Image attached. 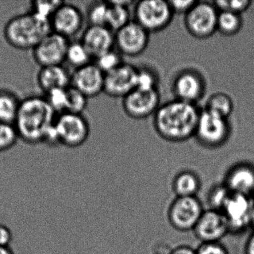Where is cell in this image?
<instances>
[{
  "label": "cell",
  "instance_id": "obj_5",
  "mask_svg": "<svg viewBox=\"0 0 254 254\" xmlns=\"http://www.w3.org/2000/svg\"><path fill=\"white\" fill-rule=\"evenodd\" d=\"M173 14L169 1L164 0H142L135 6V21L148 32H159L167 27Z\"/></svg>",
  "mask_w": 254,
  "mask_h": 254
},
{
  "label": "cell",
  "instance_id": "obj_34",
  "mask_svg": "<svg viewBox=\"0 0 254 254\" xmlns=\"http://www.w3.org/2000/svg\"><path fill=\"white\" fill-rule=\"evenodd\" d=\"M96 59L95 64L105 74L114 70L123 64L120 55L113 50L102 55Z\"/></svg>",
  "mask_w": 254,
  "mask_h": 254
},
{
  "label": "cell",
  "instance_id": "obj_20",
  "mask_svg": "<svg viewBox=\"0 0 254 254\" xmlns=\"http://www.w3.org/2000/svg\"><path fill=\"white\" fill-rule=\"evenodd\" d=\"M38 87L44 94L58 89H66L71 85V74L63 65L41 67L37 75Z\"/></svg>",
  "mask_w": 254,
  "mask_h": 254
},
{
  "label": "cell",
  "instance_id": "obj_4",
  "mask_svg": "<svg viewBox=\"0 0 254 254\" xmlns=\"http://www.w3.org/2000/svg\"><path fill=\"white\" fill-rule=\"evenodd\" d=\"M55 127L60 145L77 148L85 143L90 133V126L83 114L65 112L56 117Z\"/></svg>",
  "mask_w": 254,
  "mask_h": 254
},
{
  "label": "cell",
  "instance_id": "obj_9",
  "mask_svg": "<svg viewBox=\"0 0 254 254\" xmlns=\"http://www.w3.org/2000/svg\"><path fill=\"white\" fill-rule=\"evenodd\" d=\"M69 39L51 32L32 50L34 60L41 67L58 66L66 62Z\"/></svg>",
  "mask_w": 254,
  "mask_h": 254
},
{
  "label": "cell",
  "instance_id": "obj_32",
  "mask_svg": "<svg viewBox=\"0 0 254 254\" xmlns=\"http://www.w3.org/2000/svg\"><path fill=\"white\" fill-rule=\"evenodd\" d=\"M252 2L249 0H219L214 2V5L218 11H229L242 15L249 10Z\"/></svg>",
  "mask_w": 254,
  "mask_h": 254
},
{
  "label": "cell",
  "instance_id": "obj_33",
  "mask_svg": "<svg viewBox=\"0 0 254 254\" xmlns=\"http://www.w3.org/2000/svg\"><path fill=\"white\" fill-rule=\"evenodd\" d=\"M67 88L52 90V91L46 93L45 96H44L49 105L53 108V111L56 113L57 115L66 112V98H67L66 90Z\"/></svg>",
  "mask_w": 254,
  "mask_h": 254
},
{
  "label": "cell",
  "instance_id": "obj_3",
  "mask_svg": "<svg viewBox=\"0 0 254 254\" xmlns=\"http://www.w3.org/2000/svg\"><path fill=\"white\" fill-rule=\"evenodd\" d=\"M51 32L50 21L29 11L11 17L4 26L3 37L16 50H32Z\"/></svg>",
  "mask_w": 254,
  "mask_h": 254
},
{
  "label": "cell",
  "instance_id": "obj_29",
  "mask_svg": "<svg viewBox=\"0 0 254 254\" xmlns=\"http://www.w3.org/2000/svg\"><path fill=\"white\" fill-rule=\"evenodd\" d=\"M231 194V191L224 184L215 186L208 195V203L210 209L221 212Z\"/></svg>",
  "mask_w": 254,
  "mask_h": 254
},
{
  "label": "cell",
  "instance_id": "obj_30",
  "mask_svg": "<svg viewBox=\"0 0 254 254\" xmlns=\"http://www.w3.org/2000/svg\"><path fill=\"white\" fill-rule=\"evenodd\" d=\"M62 1H32L31 2L30 11L40 18L50 21V19L56 12L59 6L62 5Z\"/></svg>",
  "mask_w": 254,
  "mask_h": 254
},
{
  "label": "cell",
  "instance_id": "obj_27",
  "mask_svg": "<svg viewBox=\"0 0 254 254\" xmlns=\"http://www.w3.org/2000/svg\"><path fill=\"white\" fill-rule=\"evenodd\" d=\"M67 98H66V112L72 114H83L87 107L88 98L86 97L83 93L69 86L66 90Z\"/></svg>",
  "mask_w": 254,
  "mask_h": 254
},
{
  "label": "cell",
  "instance_id": "obj_16",
  "mask_svg": "<svg viewBox=\"0 0 254 254\" xmlns=\"http://www.w3.org/2000/svg\"><path fill=\"white\" fill-rule=\"evenodd\" d=\"M105 73L95 64L75 69L71 74V85L86 97L93 98L104 92Z\"/></svg>",
  "mask_w": 254,
  "mask_h": 254
},
{
  "label": "cell",
  "instance_id": "obj_39",
  "mask_svg": "<svg viewBox=\"0 0 254 254\" xmlns=\"http://www.w3.org/2000/svg\"><path fill=\"white\" fill-rule=\"evenodd\" d=\"M170 254H197L196 250L187 245H181L174 248Z\"/></svg>",
  "mask_w": 254,
  "mask_h": 254
},
{
  "label": "cell",
  "instance_id": "obj_40",
  "mask_svg": "<svg viewBox=\"0 0 254 254\" xmlns=\"http://www.w3.org/2000/svg\"><path fill=\"white\" fill-rule=\"evenodd\" d=\"M245 254H254V230L247 241L245 247Z\"/></svg>",
  "mask_w": 254,
  "mask_h": 254
},
{
  "label": "cell",
  "instance_id": "obj_28",
  "mask_svg": "<svg viewBox=\"0 0 254 254\" xmlns=\"http://www.w3.org/2000/svg\"><path fill=\"white\" fill-rule=\"evenodd\" d=\"M109 3L108 2H93L89 6L87 19L91 26H106Z\"/></svg>",
  "mask_w": 254,
  "mask_h": 254
},
{
  "label": "cell",
  "instance_id": "obj_24",
  "mask_svg": "<svg viewBox=\"0 0 254 254\" xmlns=\"http://www.w3.org/2000/svg\"><path fill=\"white\" fill-rule=\"evenodd\" d=\"M243 26L242 15L229 12V11H218L217 20V30L227 36L237 34Z\"/></svg>",
  "mask_w": 254,
  "mask_h": 254
},
{
  "label": "cell",
  "instance_id": "obj_18",
  "mask_svg": "<svg viewBox=\"0 0 254 254\" xmlns=\"http://www.w3.org/2000/svg\"><path fill=\"white\" fill-rule=\"evenodd\" d=\"M81 42L91 57L96 59L113 50L115 46V35L106 26L90 25L84 30Z\"/></svg>",
  "mask_w": 254,
  "mask_h": 254
},
{
  "label": "cell",
  "instance_id": "obj_38",
  "mask_svg": "<svg viewBox=\"0 0 254 254\" xmlns=\"http://www.w3.org/2000/svg\"><path fill=\"white\" fill-rule=\"evenodd\" d=\"M12 240L11 230L4 224H0V246H9Z\"/></svg>",
  "mask_w": 254,
  "mask_h": 254
},
{
  "label": "cell",
  "instance_id": "obj_21",
  "mask_svg": "<svg viewBox=\"0 0 254 254\" xmlns=\"http://www.w3.org/2000/svg\"><path fill=\"white\" fill-rule=\"evenodd\" d=\"M172 188L177 197H196L200 190V181L194 172L184 171L175 177Z\"/></svg>",
  "mask_w": 254,
  "mask_h": 254
},
{
  "label": "cell",
  "instance_id": "obj_26",
  "mask_svg": "<svg viewBox=\"0 0 254 254\" xmlns=\"http://www.w3.org/2000/svg\"><path fill=\"white\" fill-rule=\"evenodd\" d=\"M205 109L227 119L233 111V100L226 93H214L208 99Z\"/></svg>",
  "mask_w": 254,
  "mask_h": 254
},
{
  "label": "cell",
  "instance_id": "obj_36",
  "mask_svg": "<svg viewBox=\"0 0 254 254\" xmlns=\"http://www.w3.org/2000/svg\"><path fill=\"white\" fill-rule=\"evenodd\" d=\"M196 252L197 254H229L227 248L220 242L202 243Z\"/></svg>",
  "mask_w": 254,
  "mask_h": 254
},
{
  "label": "cell",
  "instance_id": "obj_41",
  "mask_svg": "<svg viewBox=\"0 0 254 254\" xmlns=\"http://www.w3.org/2000/svg\"><path fill=\"white\" fill-rule=\"evenodd\" d=\"M0 254H14L9 246H0Z\"/></svg>",
  "mask_w": 254,
  "mask_h": 254
},
{
  "label": "cell",
  "instance_id": "obj_8",
  "mask_svg": "<svg viewBox=\"0 0 254 254\" xmlns=\"http://www.w3.org/2000/svg\"><path fill=\"white\" fill-rule=\"evenodd\" d=\"M203 211L197 197H177L169 206L168 218L174 228L189 231L194 228Z\"/></svg>",
  "mask_w": 254,
  "mask_h": 254
},
{
  "label": "cell",
  "instance_id": "obj_6",
  "mask_svg": "<svg viewBox=\"0 0 254 254\" xmlns=\"http://www.w3.org/2000/svg\"><path fill=\"white\" fill-rule=\"evenodd\" d=\"M230 126L227 119L208 110L200 111L194 136L206 147L221 146L228 139Z\"/></svg>",
  "mask_w": 254,
  "mask_h": 254
},
{
  "label": "cell",
  "instance_id": "obj_13",
  "mask_svg": "<svg viewBox=\"0 0 254 254\" xmlns=\"http://www.w3.org/2000/svg\"><path fill=\"white\" fill-rule=\"evenodd\" d=\"M138 69L127 64H122L114 70L105 74L104 92L115 98H125L136 87Z\"/></svg>",
  "mask_w": 254,
  "mask_h": 254
},
{
  "label": "cell",
  "instance_id": "obj_25",
  "mask_svg": "<svg viewBox=\"0 0 254 254\" xmlns=\"http://www.w3.org/2000/svg\"><path fill=\"white\" fill-rule=\"evenodd\" d=\"M93 59L81 41L69 42L66 55V62L75 69L91 63Z\"/></svg>",
  "mask_w": 254,
  "mask_h": 254
},
{
  "label": "cell",
  "instance_id": "obj_11",
  "mask_svg": "<svg viewBox=\"0 0 254 254\" xmlns=\"http://www.w3.org/2000/svg\"><path fill=\"white\" fill-rule=\"evenodd\" d=\"M254 203V198L232 193L221 211L227 221L229 233H242L250 227Z\"/></svg>",
  "mask_w": 254,
  "mask_h": 254
},
{
  "label": "cell",
  "instance_id": "obj_12",
  "mask_svg": "<svg viewBox=\"0 0 254 254\" xmlns=\"http://www.w3.org/2000/svg\"><path fill=\"white\" fill-rule=\"evenodd\" d=\"M148 33L136 21L129 22L116 32L115 46L120 53L126 56H139L148 46Z\"/></svg>",
  "mask_w": 254,
  "mask_h": 254
},
{
  "label": "cell",
  "instance_id": "obj_17",
  "mask_svg": "<svg viewBox=\"0 0 254 254\" xmlns=\"http://www.w3.org/2000/svg\"><path fill=\"white\" fill-rule=\"evenodd\" d=\"M224 184L232 193L254 198V165L250 163L235 165L226 175Z\"/></svg>",
  "mask_w": 254,
  "mask_h": 254
},
{
  "label": "cell",
  "instance_id": "obj_15",
  "mask_svg": "<svg viewBox=\"0 0 254 254\" xmlns=\"http://www.w3.org/2000/svg\"><path fill=\"white\" fill-rule=\"evenodd\" d=\"M193 231L202 243H206L219 242L229 233V229L222 212L209 209L203 211Z\"/></svg>",
  "mask_w": 254,
  "mask_h": 254
},
{
  "label": "cell",
  "instance_id": "obj_2",
  "mask_svg": "<svg viewBox=\"0 0 254 254\" xmlns=\"http://www.w3.org/2000/svg\"><path fill=\"white\" fill-rule=\"evenodd\" d=\"M57 114L44 96H30L21 100L14 126L19 139L29 145L44 143Z\"/></svg>",
  "mask_w": 254,
  "mask_h": 254
},
{
  "label": "cell",
  "instance_id": "obj_23",
  "mask_svg": "<svg viewBox=\"0 0 254 254\" xmlns=\"http://www.w3.org/2000/svg\"><path fill=\"white\" fill-rule=\"evenodd\" d=\"M109 3L107 27L111 31L120 30L130 22L128 7L130 1H112Z\"/></svg>",
  "mask_w": 254,
  "mask_h": 254
},
{
  "label": "cell",
  "instance_id": "obj_35",
  "mask_svg": "<svg viewBox=\"0 0 254 254\" xmlns=\"http://www.w3.org/2000/svg\"><path fill=\"white\" fill-rule=\"evenodd\" d=\"M157 78L148 69H138L136 77V89L142 90H157Z\"/></svg>",
  "mask_w": 254,
  "mask_h": 254
},
{
  "label": "cell",
  "instance_id": "obj_37",
  "mask_svg": "<svg viewBox=\"0 0 254 254\" xmlns=\"http://www.w3.org/2000/svg\"><path fill=\"white\" fill-rule=\"evenodd\" d=\"M196 1L184 0V1H169V5L173 13L187 14L195 4Z\"/></svg>",
  "mask_w": 254,
  "mask_h": 254
},
{
  "label": "cell",
  "instance_id": "obj_7",
  "mask_svg": "<svg viewBox=\"0 0 254 254\" xmlns=\"http://www.w3.org/2000/svg\"><path fill=\"white\" fill-rule=\"evenodd\" d=\"M218 15V10L214 4L196 2L185 15L186 27L195 38H209L217 31Z\"/></svg>",
  "mask_w": 254,
  "mask_h": 254
},
{
  "label": "cell",
  "instance_id": "obj_14",
  "mask_svg": "<svg viewBox=\"0 0 254 254\" xmlns=\"http://www.w3.org/2000/svg\"><path fill=\"white\" fill-rule=\"evenodd\" d=\"M123 108L132 118L143 119L155 114L160 107V95L157 90L134 89L123 98Z\"/></svg>",
  "mask_w": 254,
  "mask_h": 254
},
{
  "label": "cell",
  "instance_id": "obj_31",
  "mask_svg": "<svg viewBox=\"0 0 254 254\" xmlns=\"http://www.w3.org/2000/svg\"><path fill=\"white\" fill-rule=\"evenodd\" d=\"M18 139V133L14 125L0 122V152L12 148Z\"/></svg>",
  "mask_w": 254,
  "mask_h": 254
},
{
  "label": "cell",
  "instance_id": "obj_22",
  "mask_svg": "<svg viewBox=\"0 0 254 254\" xmlns=\"http://www.w3.org/2000/svg\"><path fill=\"white\" fill-rule=\"evenodd\" d=\"M21 100L11 90L0 89V122L14 124Z\"/></svg>",
  "mask_w": 254,
  "mask_h": 254
},
{
  "label": "cell",
  "instance_id": "obj_42",
  "mask_svg": "<svg viewBox=\"0 0 254 254\" xmlns=\"http://www.w3.org/2000/svg\"><path fill=\"white\" fill-rule=\"evenodd\" d=\"M250 227H252L254 230V203L252 207L251 213V219H250Z\"/></svg>",
  "mask_w": 254,
  "mask_h": 254
},
{
  "label": "cell",
  "instance_id": "obj_1",
  "mask_svg": "<svg viewBox=\"0 0 254 254\" xmlns=\"http://www.w3.org/2000/svg\"><path fill=\"white\" fill-rule=\"evenodd\" d=\"M200 113L195 104L176 99L159 107L154 127L166 140L182 142L194 136Z\"/></svg>",
  "mask_w": 254,
  "mask_h": 254
},
{
  "label": "cell",
  "instance_id": "obj_19",
  "mask_svg": "<svg viewBox=\"0 0 254 254\" xmlns=\"http://www.w3.org/2000/svg\"><path fill=\"white\" fill-rule=\"evenodd\" d=\"M174 91L178 100L195 104L203 95L204 83L197 72L184 71L175 79Z\"/></svg>",
  "mask_w": 254,
  "mask_h": 254
},
{
  "label": "cell",
  "instance_id": "obj_10",
  "mask_svg": "<svg viewBox=\"0 0 254 254\" xmlns=\"http://www.w3.org/2000/svg\"><path fill=\"white\" fill-rule=\"evenodd\" d=\"M84 20L85 17L78 6L63 2L50 19V23L52 32L69 39L81 32Z\"/></svg>",
  "mask_w": 254,
  "mask_h": 254
}]
</instances>
